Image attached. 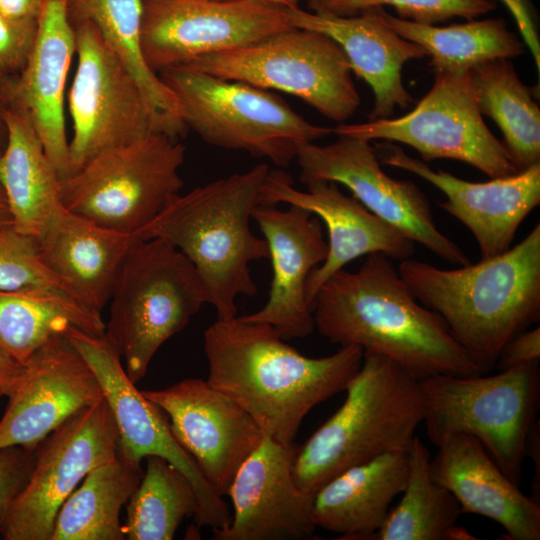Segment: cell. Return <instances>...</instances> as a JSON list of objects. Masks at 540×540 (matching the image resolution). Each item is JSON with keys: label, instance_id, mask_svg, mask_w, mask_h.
Instances as JSON below:
<instances>
[{"label": "cell", "instance_id": "1", "mask_svg": "<svg viewBox=\"0 0 540 540\" xmlns=\"http://www.w3.org/2000/svg\"><path fill=\"white\" fill-rule=\"evenodd\" d=\"M204 351L208 383L284 445L294 444L312 408L345 391L364 355L361 347L346 345L326 357H307L273 326L238 316L217 319L205 330Z\"/></svg>", "mask_w": 540, "mask_h": 540}, {"label": "cell", "instance_id": "2", "mask_svg": "<svg viewBox=\"0 0 540 540\" xmlns=\"http://www.w3.org/2000/svg\"><path fill=\"white\" fill-rule=\"evenodd\" d=\"M311 309L315 328L329 342L385 356L419 381L439 374H482L384 254L367 255L357 271L334 273Z\"/></svg>", "mask_w": 540, "mask_h": 540}, {"label": "cell", "instance_id": "3", "mask_svg": "<svg viewBox=\"0 0 540 540\" xmlns=\"http://www.w3.org/2000/svg\"><path fill=\"white\" fill-rule=\"evenodd\" d=\"M398 272L415 298L436 312L479 367L540 319V224L504 253L456 269L405 259Z\"/></svg>", "mask_w": 540, "mask_h": 540}, {"label": "cell", "instance_id": "4", "mask_svg": "<svg viewBox=\"0 0 540 540\" xmlns=\"http://www.w3.org/2000/svg\"><path fill=\"white\" fill-rule=\"evenodd\" d=\"M269 169L258 164L178 193L136 232L140 239L166 240L189 259L217 319L237 316V296L258 294L249 263L268 259L269 248L264 238L252 233L250 219L261 203Z\"/></svg>", "mask_w": 540, "mask_h": 540}, {"label": "cell", "instance_id": "5", "mask_svg": "<svg viewBox=\"0 0 540 540\" xmlns=\"http://www.w3.org/2000/svg\"><path fill=\"white\" fill-rule=\"evenodd\" d=\"M340 408L296 450L293 476L315 494L344 470L408 451L423 422L420 381L380 354L364 352Z\"/></svg>", "mask_w": 540, "mask_h": 540}, {"label": "cell", "instance_id": "6", "mask_svg": "<svg viewBox=\"0 0 540 540\" xmlns=\"http://www.w3.org/2000/svg\"><path fill=\"white\" fill-rule=\"evenodd\" d=\"M104 335L133 382L146 374L158 349L182 331L206 303L189 259L161 238L140 239L115 278Z\"/></svg>", "mask_w": 540, "mask_h": 540}, {"label": "cell", "instance_id": "7", "mask_svg": "<svg viewBox=\"0 0 540 540\" xmlns=\"http://www.w3.org/2000/svg\"><path fill=\"white\" fill-rule=\"evenodd\" d=\"M420 385L426 433L434 445L454 433L473 436L516 485L540 403L539 361L494 375L439 374Z\"/></svg>", "mask_w": 540, "mask_h": 540}, {"label": "cell", "instance_id": "8", "mask_svg": "<svg viewBox=\"0 0 540 540\" xmlns=\"http://www.w3.org/2000/svg\"><path fill=\"white\" fill-rule=\"evenodd\" d=\"M159 76L177 98L186 128L212 146L287 167L301 146L333 133L263 88L188 68L167 69Z\"/></svg>", "mask_w": 540, "mask_h": 540}, {"label": "cell", "instance_id": "9", "mask_svg": "<svg viewBox=\"0 0 540 540\" xmlns=\"http://www.w3.org/2000/svg\"><path fill=\"white\" fill-rule=\"evenodd\" d=\"M185 147L160 132L104 151L60 179L63 206L108 229L136 233L183 187Z\"/></svg>", "mask_w": 540, "mask_h": 540}, {"label": "cell", "instance_id": "10", "mask_svg": "<svg viewBox=\"0 0 540 540\" xmlns=\"http://www.w3.org/2000/svg\"><path fill=\"white\" fill-rule=\"evenodd\" d=\"M179 68L291 94L339 123L349 119L360 104L344 51L332 38L313 30L292 27Z\"/></svg>", "mask_w": 540, "mask_h": 540}, {"label": "cell", "instance_id": "11", "mask_svg": "<svg viewBox=\"0 0 540 540\" xmlns=\"http://www.w3.org/2000/svg\"><path fill=\"white\" fill-rule=\"evenodd\" d=\"M434 75L431 89L406 115L341 123L332 132L367 141L400 142L414 148L424 162L458 160L490 178L517 173L504 144L483 120L469 74Z\"/></svg>", "mask_w": 540, "mask_h": 540}, {"label": "cell", "instance_id": "12", "mask_svg": "<svg viewBox=\"0 0 540 540\" xmlns=\"http://www.w3.org/2000/svg\"><path fill=\"white\" fill-rule=\"evenodd\" d=\"M72 24L77 67L67 95L69 176L100 153L156 132L145 97L98 29L87 21Z\"/></svg>", "mask_w": 540, "mask_h": 540}, {"label": "cell", "instance_id": "13", "mask_svg": "<svg viewBox=\"0 0 540 540\" xmlns=\"http://www.w3.org/2000/svg\"><path fill=\"white\" fill-rule=\"evenodd\" d=\"M119 434L105 397L73 414L36 449L5 520L4 540H50L64 501L94 468L118 456Z\"/></svg>", "mask_w": 540, "mask_h": 540}, {"label": "cell", "instance_id": "14", "mask_svg": "<svg viewBox=\"0 0 540 540\" xmlns=\"http://www.w3.org/2000/svg\"><path fill=\"white\" fill-rule=\"evenodd\" d=\"M292 27L286 7L262 0H143L141 42L159 74Z\"/></svg>", "mask_w": 540, "mask_h": 540}, {"label": "cell", "instance_id": "15", "mask_svg": "<svg viewBox=\"0 0 540 540\" xmlns=\"http://www.w3.org/2000/svg\"><path fill=\"white\" fill-rule=\"evenodd\" d=\"M62 335L86 360L102 387L118 428V456L138 465L148 456L165 459L194 487L198 509L193 519L197 526L212 531L227 528L232 516L223 497L176 440L167 415L128 378L120 355L105 335L90 334L74 325H69Z\"/></svg>", "mask_w": 540, "mask_h": 540}, {"label": "cell", "instance_id": "16", "mask_svg": "<svg viewBox=\"0 0 540 540\" xmlns=\"http://www.w3.org/2000/svg\"><path fill=\"white\" fill-rule=\"evenodd\" d=\"M332 143L304 144L298 150L299 180H325L347 187L362 205L437 257L460 266L465 252L435 224L426 194L410 180H397L381 168L370 141L337 135Z\"/></svg>", "mask_w": 540, "mask_h": 540}, {"label": "cell", "instance_id": "17", "mask_svg": "<svg viewBox=\"0 0 540 540\" xmlns=\"http://www.w3.org/2000/svg\"><path fill=\"white\" fill-rule=\"evenodd\" d=\"M142 393L167 415L176 440L210 486L226 496L237 471L265 436L255 420L203 379Z\"/></svg>", "mask_w": 540, "mask_h": 540}, {"label": "cell", "instance_id": "18", "mask_svg": "<svg viewBox=\"0 0 540 540\" xmlns=\"http://www.w3.org/2000/svg\"><path fill=\"white\" fill-rule=\"evenodd\" d=\"M0 419V450L35 452L62 423L104 397L86 360L62 334L52 337L24 365Z\"/></svg>", "mask_w": 540, "mask_h": 540}, {"label": "cell", "instance_id": "19", "mask_svg": "<svg viewBox=\"0 0 540 540\" xmlns=\"http://www.w3.org/2000/svg\"><path fill=\"white\" fill-rule=\"evenodd\" d=\"M306 186V191H300L293 186L292 178L286 172L269 169L261 190V203L301 207L326 226L327 257L310 272L305 285V297L310 307L320 287L352 260L381 253L402 261L415 253V243L410 238L372 213L355 197L344 194L337 183L316 180Z\"/></svg>", "mask_w": 540, "mask_h": 540}, {"label": "cell", "instance_id": "20", "mask_svg": "<svg viewBox=\"0 0 540 540\" xmlns=\"http://www.w3.org/2000/svg\"><path fill=\"white\" fill-rule=\"evenodd\" d=\"M377 146L380 162L419 176L446 196L439 206L471 232L481 259L507 251L521 223L540 204V163L509 176L471 182L442 169L433 170L398 146Z\"/></svg>", "mask_w": 540, "mask_h": 540}, {"label": "cell", "instance_id": "21", "mask_svg": "<svg viewBox=\"0 0 540 540\" xmlns=\"http://www.w3.org/2000/svg\"><path fill=\"white\" fill-rule=\"evenodd\" d=\"M297 448L264 436L229 488L234 513L215 540H302L313 536L314 496L293 476Z\"/></svg>", "mask_w": 540, "mask_h": 540}, {"label": "cell", "instance_id": "22", "mask_svg": "<svg viewBox=\"0 0 540 540\" xmlns=\"http://www.w3.org/2000/svg\"><path fill=\"white\" fill-rule=\"evenodd\" d=\"M252 218L268 244L273 276L265 305L238 317L245 322L269 324L284 340L304 338L315 329L305 297L306 281L328 253L321 221L295 205L280 209L265 203L256 206Z\"/></svg>", "mask_w": 540, "mask_h": 540}, {"label": "cell", "instance_id": "23", "mask_svg": "<svg viewBox=\"0 0 540 540\" xmlns=\"http://www.w3.org/2000/svg\"><path fill=\"white\" fill-rule=\"evenodd\" d=\"M69 0H44L34 47L19 75L0 83L7 105L24 110L60 178L69 176V140L64 102L75 54Z\"/></svg>", "mask_w": 540, "mask_h": 540}, {"label": "cell", "instance_id": "24", "mask_svg": "<svg viewBox=\"0 0 540 540\" xmlns=\"http://www.w3.org/2000/svg\"><path fill=\"white\" fill-rule=\"evenodd\" d=\"M380 8L345 17L286 7L293 27L323 33L340 45L352 72L372 89L371 120L390 118L397 107L405 109L414 102L404 87L402 69L410 60L427 56L420 45L398 35L383 20Z\"/></svg>", "mask_w": 540, "mask_h": 540}, {"label": "cell", "instance_id": "25", "mask_svg": "<svg viewBox=\"0 0 540 540\" xmlns=\"http://www.w3.org/2000/svg\"><path fill=\"white\" fill-rule=\"evenodd\" d=\"M437 447L431 476L453 494L461 513L497 522L510 540L540 539V503L524 494L473 436L454 433Z\"/></svg>", "mask_w": 540, "mask_h": 540}, {"label": "cell", "instance_id": "26", "mask_svg": "<svg viewBox=\"0 0 540 540\" xmlns=\"http://www.w3.org/2000/svg\"><path fill=\"white\" fill-rule=\"evenodd\" d=\"M36 240L44 264L86 306L102 313L119 268L140 237L100 226L62 204Z\"/></svg>", "mask_w": 540, "mask_h": 540}, {"label": "cell", "instance_id": "27", "mask_svg": "<svg viewBox=\"0 0 540 540\" xmlns=\"http://www.w3.org/2000/svg\"><path fill=\"white\" fill-rule=\"evenodd\" d=\"M408 470L409 450L344 470L315 493V526L340 534L339 539H375L390 504L405 487Z\"/></svg>", "mask_w": 540, "mask_h": 540}, {"label": "cell", "instance_id": "28", "mask_svg": "<svg viewBox=\"0 0 540 540\" xmlns=\"http://www.w3.org/2000/svg\"><path fill=\"white\" fill-rule=\"evenodd\" d=\"M4 118L6 141L0 153V182L13 227L38 238L62 206L61 178L28 114L7 105Z\"/></svg>", "mask_w": 540, "mask_h": 540}, {"label": "cell", "instance_id": "29", "mask_svg": "<svg viewBox=\"0 0 540 540\" xmlns=\"http://www.w3.org/2000/svg\"><path fill=\"white\" fill-rule=\"evenodd\" d=\"M72 23H92L137 83L151 110L156 132L184 134L180 104L159 74L148 65L141 42L143 0H69Z\"/></svg>", "mask_w": 540, "mask_h": 540}, {"label": "cell", "instance_id": "30", "mask_svg": "<svg viewBox=\"0 0 540 540\" xmlns=\"http://www.w3.org/2000/svg\"><path fill=\"white\" fill-rule=\"evenodd\" d=\"M468 74L477 107L498 125L516 170L540 163V109L512 62L487 60Z\"/></svg>", "mask_w": 540, "mask_h": 540}, {"label": "cell", "instance_id": "31", "mask_svg": "<svg viewBox=\"0 0 540 540\" xmlns=\"http://www.w3.org/2000/svg\"><path fill=\"white\" fill-rule=\"evenodd\" d=\"M143 472L120 456L91 470L60 507L50 540H124L120 512Z\"/></svg>", "mask_w": 540, "mask_h": 540}, {"label": "cell", "instance_id": "32", "mask_svg": "<svg viewBox=\"0 0 540 540\" xmlns=\"http://www.w3.org/2000/svg\"><path fill=\"white\" fill-rule=\"evenodd\" d=\"M383 20L401 37L420 45L435 73L465 74L479 63L513 58L525 44L502 18L468 20L445 27L404 20L380 8Z\"/></svg>", "mask_w": 540, "mask_h": 540}, {"label": "cell", "instance_id": "33", "mask_svg": "<svg viewBox=\"0 0 540 540\" xmlns=\"http://www.w3.org/2000/svg\"><path fill=\"white\" fill-rule=\"evenodd\" d=\"M69 325L94 335L105 332L102 313L78 300L0 291V351L21 365Z\"/></svg>", "mask_w": 540, "mask_h": 540}, {"label": "cell", "instance_id": "34", "mask_svg": "<svg viewBox=\"0 0 540 540\" xmlns=\"http://www.w3.org/2000/svg\"><path fill=\"white\" fill-rule=\"evenodd\" d=\"M430 452L418 436L409 448V470L400 502L389 510L376 540H443L461 514L453 496L431 476Z\"/></svg>", "mask_w": 540, "mask_h": 540}, {"label": "cell", "instance_id": "35", "mask_svg": "<svg viewBox=\"0 0 540 540\" xmlns=\"http://www.w3.org/2000/svg\"><path fill=\"white\" fill-rule=\"evenodd\" d=\"M141 481L126 504L122 524L128 540H171L185 518L194 517L197 495L189 479L159 456H148Z\"/></svg>", "mask_w": 540, "mask_h": 540}, {"label": "cell", "instance_id": "36", "mask_svg": "<svg viewBox=\"0 0 540 540\" xmlns=\"http://www.w3.org/2000/svg\"><path fill=\"white\" fill-rule=\"evenodd\" d=\"M0 291L54 295L82 302L73 289L44 264L36 238L13 226L0 229Z\"/></svg>", "mask_w": 540, "mask_h": 540}, {"label": "cell", "instance_id": "37", "mask_svg": "<svg viewBox=\"0 0 540 540\" xmlns=\"http://www.w3.org/2000/svg\"><path fill=\"white\" fill-rule=\"evenodd\" d=\"M383 6H392L401 19L428 25L454 17L472 20L496 7L492 0H308L309 11L345 17Z\"/></svg>", "mask_w": 540, "mask_h": 540}, {"label": "cell", "instance_id": "38", "mask_svg": "<svg viewBox=\"0 0 540 540\" xmlns=\"http://www.w3.org/2000/svg\"><path fill=\"white\" fill-rule=\"evenodd\" d=\"M37 21H17L0 14V83L20 74L37 36Z\"/></svg>", "mask_w": 540, "mask_h": 540}, {"label": "cell", "instance_id": "39", "mask_svg": "<svg viewBox=\"0 0 540 540\" xmlns=\"http://www.w3.org/2000/svg\"><path fill=\"white\" fill-rule=\"evenodd\" d=\"M35 452L14 446L0 450V537L14 499L32 469Z\"/></svg>", "mask_w": 540, "mask_h": 540}, {"label": "cell", "instance_id": "40", "mask_svg": "<svg viewBox=\"0 0 540 540\" xmlns=\"http://www.w3.org/2000/svg\"><path fill=\"white\" fill-rule=\"evenodd\" d=\"M540 328L525 330L512 338L503 348L496 367L507 369L523 363L539 361Z\"/></svg>", "mask_w": 540, "mask_h": 540}, {"label": "cell", "instance_id": "41", "mask_svg": "<svg viewBox=\"0 0 540 540\" xmlns=\"http://www.w3.org/2000/svg\"><path fill=\"white\" fill-rule=\"evenodd\" d=\"M513 16L522 41L528 47L536 68L540 70V40L535 10L530 0H500Z\"/></svg>", "mask_w": 540, "mask_h": 540}, {"label": "cell", "instance_id": "42", "mask_svg": "<svg viewBox=\"0 0 540 540\" xmlns=\"http://www.w3.org/2000/svg\"><path fill=\"white\" fill-rule=\"evenodd\" d=\"M44 0H0V14L17 21H37Z\"/></svg>", "mask_w": 540, "mask_h": 540}, {"label": "cell", "instance_id": "43", "mask_svg": "<svg viewBox=\"0 0 540 540\" xmlns=\"http://www.w3.org/2000/svg\"><path fill=\"white\" fill-rule=\"evenodd\" d=\"M531 458L534 465L531 497L540 503V424L539 420L532 427L526 442L525 457Z\"/></svg>", "mask_w": 540, "mask_h": 540}, {"label": "cell", "instance_id": "44", "mask_svg": "<svg viewBox=\"0 0 540 540\" xmlns=\"http://www.w3.org/2000/svg\"><path fill=\"white\" fill-rule=\"evenodd\" d=\"M24 372V365L0 351V391L7 397Z\"/></svg>", "mask_w": 540, "mask_h": 540}, {"label": "cell", "instance_id": "45", "mask_svg": "<svg viewBox=\"0 0 540 540\" xmlns=\"http://www.w3.org/2000/svg\"><path fill=\"white\" fill-rule=\"evenodd\" d=\"M13 226L12 215L9 209L8 201L0 182V229Z\"/></svg>", "mask_w": 540, "mask_h": 540}, {"label": "cell", "instance_id": "46", "mask_svg": "<svg viewBox=\"0 0 540 540\" xmlns=\"http://www.w3.org/2000/svg\"><path fill=\"white\" fill-rule=\"evenodd\" d=\"M477 539L464 527L452 525L445 533L443 540H471Z\"/></svg>", "mask_w": 540, "mask_h": 540}, {"label": "cell", "instance_id": "47", "mask_svg": "<svg viewBox=\"0 0 540 540\" xmlns=\"http://www.w3.org/2000/svg\"><path fill=\"white\" fill-rule=\"evenodd\" d=\"M6 102L0 89V148L3 149L6 141V124L4 113L6 109Z\"/></svg>", "mask_w": 540, "mask_h": 540}, {"label": "cell", "instance_id": "48", "mask_svg": "<svg viewBox=\"0 0 540 540\" xmlns=\"http://www.w3.org/2000/svg\"><path fill=\"white\" fill-rule=\"evenodd\" d=\"M270 3H274L283 7L298 6L301 0H262Z\"/></svg>", "mask_w": 540, "mask_h": 540}, {"label": "cell", "instance_id": "49", "mask_svg": "<svg viewBox=\"0 0 540 540\" xmlns=\"http://www.w3.org/2000/svg\"><path fill=\"white\" fill-rule=\"evenodd\" d=\"M5 396L1 391H0V398Z\"/></svg>", "mask_w": 540, "mask_h": 540}, {"label": "cell", "instance_id": "50", "mask_svg": "<svg viewBox=\"0 0 540 540\" xmlns=\"http://www.w3.org/2000/svg\"><path fill=\"white\" fill-rule=\"evenodd\" d=\"M2 149L0 148V153H1Z\"/></svg>", "mask_w": 540, "mask_h": 540}]
</instances>
